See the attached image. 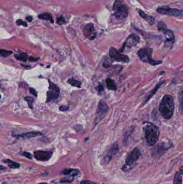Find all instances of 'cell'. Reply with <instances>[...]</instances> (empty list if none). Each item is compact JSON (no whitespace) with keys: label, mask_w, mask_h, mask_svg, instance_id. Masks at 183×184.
<instances>
[{"label":"cell","mask_w":183,"mask_h":184,"mask_svg":"<svg viewBox=\"0 0 183 184\" xmlns=\"http://www.w3.org/2000/svg\"><path fill=\"white\" fill-rule=\"evenodd\" d=\"M175 103L173 96L169 94L165 95L160 102L159 110L162 116L167 120L173 117L175 110Z\"/></svg>","instance_id":"obj_1"},{"label":"cell","mask_w":183,"mask_h":184,"mask_svg":"<svg viewBox=\"0 0 183 184\" xmlns=\"http://www.w3.org/2000/svg\"><path fill=\"white\" fill-rule=\"evenodd\" d=\"M143 130L148 144L153 146L156 144L160 134L159 127L151 122H146L143 126Z\"/></svg>","instance_id":"obj_2"},{"label":"cell","mask_w":183,"mask_h":184,"mask_svg":"<svg viewBox=\"0 0 183 184\" xmlns=\"http://www.w3.org/2000/svg\"><path fill=\"white\" fill-rule=\"evenodd\" d=\"M113 11L116 19L122 20L126 19L128 15V9L123 0H115L113 4Z\"/></svg>","instance_id":"obj_3"},{"label":"cell","mask_w":183,"mask_h":184,"mask_svg":"<svg viewBox=\"0 0 183 184\" xmlns=\"http://www.w3.org/2000/svg\"><path fill=\"white\" fill-rule=\"evenodd\" d=\"M141 156V152L137 148H134L131 152L128 154L126 159L125 164L123 167L122 170L124 172H127L131 170L135 165L136 163L139 159Z\"/></svg>","instance_id":"obj_4"},{"label":"cell","mask_w":183,"mask_h":184,"mask_svg":"<svg viewBox=\"0 0 183 184\" xmlns=\"http://www.w3.org/2000/svg\"><path fill=\"white\" fill-rule=\"evenodd\" d=\"M152 48H142L138 51V56L140 60L152 66H156L162 63V61L155 60L152 59Z\"/></svg>","instance_id":"obj_5"},{"label":"cell","mask_w":183,"mask_h":184,"mask_svg":"<svg viewBox=\"0 0 183 184\" xmlns=\"http://www.w3.org/2000/svg\"><path fill=\"white\" fill-rule=\"evenodd\" d=\"M109 110V107L107 104L104 100H101L99 102L98 105L97 106V110L96 113V118H95V123L96 124L98 123L101 120L104 118L105 115L107 114Z\"/></svg>","instance_id":"obj_6"},{"label":"cell","mask_w":183,"mask_h":184,"mask_svg":"<svg viewBox=\"0 0 183 184\" xmlns=\"http://www.w3.org/2000/svg\"><path fill=\"white\" fill-rule=\"evenodd\" d=\"M157 12L160 14L166 15L171 16H183V10L178 9H173L168 6H162L157 9Z\"/></svg>","instance_id":"obj_7"},{"label":"cell","mask_w":183,"mask_h":184,"mask_svg":"<svg viewBox=\"0 0 183 184\" xmlns=\"http://www.w3.org/2000/svg\"><path fill=\"white\" fill-rule=\"evenodd\" d=\"M49 87L47 92V99L46 102H49L52 100H56L59 97L60 94L59 88L54 83L49 80Z\"/></svg>","instance_id":"obj_8"},{"label":"cell","mask_w":183,"mask_h":184,"mask_svg":"<svg viewBox=\"0 0 183 184\" xmlns=\"http://www.w3.org/2000/svg\"><path fill=\"white\" fill-rule=\"evenodd\" d=\"M109 54L110 57L115 62H125V63H127L130 62V59L128 56L120 53L114 48L112 47L110 49Z\"/></svg>","instance_id":"obj_9"},{"label":"cell","mask_w":183,"mask_h":184,"mask_svg":"<svg viewBox=\"0 0 183 184\" xmlns=\"http://www.w3.org/2000/svg\"><path fill=\"white\" fill-rule=\"evenodd\" d=\"M160 31L163 32L164 36L165 46H166V48L171 49L175 43V37L174 33L171 30L167 29V28L162 29Z\"/></svg>","instance_id":"obj_10"},{"label":"cell","mask_w":183,"mask_h":184,"mask_svg":"<svg viewBox=\"0 0 183 184\" xmlns=\"http://www.w3.org/2000/svg\"><path fill=\"white\" fill-rule=\"evenodd\" d=\"M139 41H140V37L138 35L135 33L131 35L127 38V39L123 44V46L121 51H123V50L125 48H131L134 47L139 43Z\"/></svg>","instance_id":"obj_11"},{"label":"cell","mask_w":183,"mask_h":184,"mask_svg":"<svg viewBox=\"0 0 183 184\" xmlns=\"http://www.w3.org/2000/svg\"><path fill=\"white\" fill-rule=\"evenodd\" d=\"M83 33L85 36L90 41L95 40L97 36L95 26L92 23H89L85 25L83 28Z\"/></svg>","instance_id":"obj_12"},{"label":"cell","mask_w":183,"mask_h":184,"mask_svg":"<svg viewBox=\"0 0 183 184\" xmlns=\"http://www.w3.org/2000/svg\"><path fill=\"white\" fill-rule=\"evenodd\" d=\"M53 154L52 151H39L34 152V157L35 159L39 161H45L48 160Z\"/></svg>","instance_id":"obj_13"},{"label":"cell","mask_w":183,"mask_h":184,"mask_svg":"<svg viewBox=\"0 0 183 184\" xmlns=\"http://www.w3.org/2000/svg\"><path fill=\"white\" fill-rule=\"evenodd\" d=\"M40 135H42V134L40 132L30 131V132H25V133H24L22 134L19 135H16V136H14L17 137H22V138L24 139H29L38 136Z\"/></svg>","instance_id":"obj_14"},{"label":"cell","mask_w":183,"mask_h":184,"mask_svg":"<svg viewBox=\"0 0 183 184\" xmlns=\"http://www.w3.org/2000/svg\"><path fill=\"white\" fill-rule=\"evenodd\" d=\"M137 11H138L139 14L140 15L142 18L144 19L149 24L152 25V24H154L155 19L153 17L147 15L146 13H144V11H143L140 9H138Z\"/></svg>","instance_id":"obj_15"},{"label":"cell","mask_w":183,"mask_h":184,"mask_svg":"<svg viewBox=\"0 0 183 184\" xmlns=\"http://www.w3.org/2000/svg\"><path fill=\"white\" fill-rule=\"evenodd\" d=\"M183 168L181 167L180 170L176 172L175 174L173 180V184H182V179H183Z\"/></svg>","instance_id":"obj_16"},{"label":"cell","mask_w":183,"mask_h":184,"mask_svg":"<svg viewBox=\"0 0 183 184\" xmlns=\"http://www.w3.org/2000/svg\"><path fill=\"white\" fill-rule=\"evenodd\" d=\"M105 82L106 83L107 88L109 90L115 91L117 89V85L115 84V81L112 79L108 78L105 80Z\"/></svg>","instance_id":"obj_17"},{"label":"cell","mask_w":183,"mask_h":184,"mask_svg":"<svg viewBox=\"0 0 183 184\" xmlns=\"http://www.w3.org/2000/svg\"><path fill=\"white\" fill-rule=\"evenodd\" d=\"M79 171L76 169H66L62 172V174L66 176H68V177H75L77 176L79 174Z\"/></svg>","instance_id":"obj_18"},{"label":"cell","mask_w":183,"mask_h":184,"mask_svg":"<svg viewBox=\"0 0 183 184\" xmlns=\"http://www.w3.org/2000/svg\"><path fill=\"white\" fill-rule=\"evenodd\" d=\"M38 18L43 20H46L51 22V23H54V19L51 15L49 13H43L38 15Z\"/></svg>","instance_id":"obj_19"},{"label":"cell","mask_w":183,"mask_h":184,"mask_svg":"<svg viewBox=\"0 0 183 184\" xmlns=\"http://www.w3.org/2000/svg\"><path fill=\"white\" fill-rule=\"evenodd\" d=\"M110 150V151L109 152V153H107V155L106 156V157H105L106 160L109 159V160L110 158L112 157V156L114 154H115V152L118 150V147L117 145L113 144L111 147V149Z\"/></svg>","instance_id":"obj_20"},{"label":"cell","mask_w":183,"mask_h":184,"mask_svg":"<svg viewBox=\"0 0 183 184\" xmlns=\"http://www.w3.org/2000/svg\"><path fill=\"white\" fill-rule=\"evenodd\" d=\"M68 83H69L70 85H72L73 87H77L78 88H80L81 87V85L82 83L80 81L77 80L76 79H75L74 78H69L67 81Z\"/></svg>","instance_id":"obj_21"},{"label":"cell","mask_w":183,"mask_h":184,"mask_svg":"<svg viewBox=\"0 0 183 184\" xmlns=\"http://www.w3.org/2000/svg\"><path fill=\"white\" fill-rule=\"evenodd\" d=\"M163 83H164V81H163V82H161V83H159L158 85H157L155 87L154 89L152 90V91L150 93V94L148 95V97L147 98V99L146 100V101L144 102V104H146L147 102L152 97V96H153V95H154L156 93L157 91H158V89L160 88V86L161 85H163Z\"/></svg>","instance_id":"obj_22"},{"label":"cell","mask_w":183,"mask_h":184,"mask_svg":"<svg viewBox=\"0 0 183 184\" xmlns=\"http://www.w3.org/2000/svg\"><path fill=\"white\" fill-rule=\"evenodd\" d=\"M4 162L8 164L9 168H11V169H19L20 166V164L16 163V162H14V161H12L9 159H6L3 160Z\"/></svg>","instance_id":"obj_23"},{"label":"cell","mask_w":183,"mask_h":184,"mask_svg":"<svg viewBox=\"0 0 183 184\" xmlns=\"http://www.w3.org/2000/svg\"><path fill=\"white\" fill-rule=\"evenodd\" d=\"M15 57L17 60L25 62L28 59V55L27 53H21L19 54H15Z\"/></svg>","instance_id":"obj_24"},{"label":"cell","mask_w":183,"mask_h":184,"mask_svg":"<svg viewBox=\"0 0 183 184\" xmlns=\"http://www.w3.org/2000/svg\"><path fill=\"white\" fill-rule=\"evenodd\" d=\"M12 53V51L8 50L0 49V56L2 57H7Z\"/></svg>","instance_id":"obj_25"},{"label":"cell","mask_w":183,"mask_h":184,"mask_svg":"<svg viewBox=\"0 0 183 184\" xmlns=\"http://www.w3.org/2000/svg\"><path fill=\"white\" fill-rule=\"evenodd\" d=\"M24 99L27 102L29 108H31V109H32L33 108L32 104H33V102H34L33 98H32V97H30V96H27V97H25Z\"/></svg>","instance_id":"obj_26"},{"label":"cell","mask_w":183,"mask_h":184,"mask_svg":"<svg viewBox=\"0 0 183 184\" xmlns=\"http://www.w3.org/2000/svg\"><path fill=\"white\" fill-rule=\"evenodd\" d=\"M66 21H65V19L64 18V17L62 16L59 17L58 19H57V23L59 25H62L64 23H65Z\"/></svg>","instance_id":"obj_27"},{"label":"cell","mask_w":183,"mask_h":184,"mask_svg":"<svg viewBox=\"0 0 183 184\" xmlns=\"http://www.w3.org/2000/svg\"><path fill=\"white\" fill-rule=\"evenodd\" d=\"M17 24L18 25H23L24 27H27V23L25 22V21H23L22 19H18L16 21Z\"/></svg>","instance_id":"obj_28"},{"label":"cell","mask_w":183,"mask_h":184,"mask_svg":"<svg viewBox=\"0 0 183 184\" xmlns=\"http://www.w3.org/2000/svg\"><path fill=\"white\" fill-rule=\"evenodd\" d=\"M22 155L24 156V157H27V158H28V159H32V158L31 154L29 153V152H24L22 153Z\"/></svg>","instance_id":"obj_29"},{"label":"cell","mask_w":183,"mask_h":184,"mask_svg":"<svg viewBox=\"0 0 183 184\" xmlns=\"http://www.w3.org/2000/svg\"><path fill=\"white\" fill-rule=\"evenodd\" d=\"M80 184H97L95 182H93L92 181L90 180H82L81 182H80Z\"/></svg>","instance_id":"obj_30"},{"label":"cell","mask_w":183,"mask_h":184,"mask_svg":"<svg viewBox=\"0 0 183 184\" xmlns=\"http://www.w3.org/2000/svg\"><path fill=\"white\" fill-rule=\"evenodd\" d=\"M69 109V107L67 106H65V105H61L59 107V110L61 112H65Z\"/></svg>","instance_id":"obj_31"},{"label":"cell","mask_w":183,"mask_h":184,"mask_svg":"<svg viewBox=\"0 0 183 184\" xmlns=\"http://www.w3.org/2000/svg\"><path fill=\"white\" fill-rule=\"evenodd\" d=\"M40 58L39 57H30L28 58L29 61H30L31 62H35L39 60Z\"/></svg>","instance_id":"obj_32"},{"label":"cell","mask_w":183,"mask_h":184,"mask_svg":"<svg viewBox=\"0 0 183 184\" xmlns=\"http://www.w3.org/2000/svg\"><path fill=\"white\" fill-rule=\"evenodd\" d=\"M29 91H30V93L34 95L35 97H37V92L35 91V89L33 88H30Z\"/></svg>","instance_id":"obj_33"},{"label":"cell","mask_w":183,"mask_h":184,"mask_svg":"<svg viewBox=\"0 0 183 184\" xmlns=\"http://www.w3.org/2000/svg\"><path fill=\"white\" fill-rule=\"evenodd\" d=\"M97 90L99 94V93H101V92L104 91V87H103L102 85H99L97 86Z\"/></svg>","instance_id":"obj_34"},{"label":"cell","mask_w":183,"mask_h":184,"mask_svg":"<svg viewBox=\"0 0 183 184\" xmlns=\"http://www.w3.org/2000/svg\"><path fill=\"white\" fill-rule=\"evenodd\" d=\"M6 170V169L4 166L0 165V173L4 172Z\"/></svg>","instance_id":"obj_35"},{"label":"cell","mask_w":183,"mask_h":184,"mask_svg":"<svg viewBox=\"0 0 183 184\" xmlns=\"http://www.w3.org/2000/svg\"><path fill=\"white\" fill-rule=\"evenodd\" d=\"M26 19H27V21L29 22H31L32 21V19H33V18H32V17L31 16H27L26 17Z\"/></svg>","instance_id":"obj_36"},{"label":"cell","mask_w":183,"mask_h":184,"mask_svg":"<svg viewBox=\"0 0 183 184\" xmlns=\"http://www.w3.org/2000/svg\"><path fill=\"white\" fill-rule=\"evenodd\" d=\"M21 66H23V67L27 68V69H29V68H31V67L30 66H28V65H25L21 64Z\"/></svg>","instance_id":"obj_37"},{"label":"cell","mask_w":183,"mask_h":184,"mask_svg":"<svg viewBox=\"0 0 183 184\" xmlns=\"http://www.w3.org/2000/svg\"><path fill=\"white\" fill-rule=\"evenodd\" d=\"M1 95H0V99H1Z\"/></svg>","instance_id":"obj_38"},{"label":"cell","mask_w":183,"mask_h":184,"mask_svg":"<svg viewBox=\"0 0 183 184\" xmlns=\"http://www.w3.org/2000/svg\"></svg>","instance_id":"obj_39"}]
</instances>
